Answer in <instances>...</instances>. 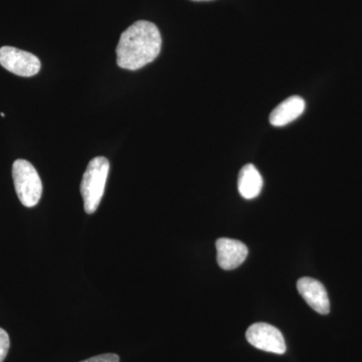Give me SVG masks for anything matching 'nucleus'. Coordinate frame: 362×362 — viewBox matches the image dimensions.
<instances>
[{"label":"nucleus","instance_id":"nucleus-12","mask_svg":"<svg viewBox=\"0 0 362 362\" xmlns=\"http://www.w3.org/2000/svg\"><path fill=\"white\" fill-rule=\"evenodd\" d=\"M194 1H209V0H194Z\"/></svg>","mask_w":362,"mask_h":362},{"label":"nucleus","instance_id":"nucleus-4","mask_svg":"<svg viewBox=\"0 0 362 362\" xmlns=\"http://www.w3.org/2000/svg\"><path fill=\"white\" fill-rule=\"evenodd\" d=\"M0 65L21 77H33L40 70V61L35 54L16 47H0Z\"/></svg>","mask_w":362,"mask_h":362},{"label":"nucleus","instance_id":"nucleus-2","mask_svg":"<svg viewBox=\"0 0 362 362\" xmlns=\"http://www.w3.org/2000/svg\"><path fill=\"white\" fill-rule=\"evenodd\" d=\"M109 170L110 163L106 157H95L88 164L81 182V194L84 199L86 213L94 214L99 207L103 197Z\"/></svg>","mask_w":362,"mask_h":362},{"label":"nucleus","instance_id":"nucleus-11","mask_svg":"<svg viewBox=\"0 0 362 362\" xmlns=\"http://www.w3.org/2000/svg\"><path fill=\"white\" fill-rule=\"evenodd\" d=\"M120 358L117 354H101V356L90 357L89 359H86L84 361L81 362H119Z\"/></svg>","mask_w":362,"mask_h":362},{"label":"nucleus","instance_id":"nucleus-6","mask_svg":"<svg viewBox=\"0 0 362 362\" xmlns=\"http://www.w3.org/2000/svg\"><path fill=\"white\" fill-rule=\"evenodd\" d=\"M298 292L317 313L326 314L330 312L329 297L325 287L315 279L305 277L298 280Z\"/></svg>","mask_w":362,"mask_h":362},{"label":"nucleus","instance_id":"nucleus-8","mask_svg":"<svg viewBox=\"0 0 362 362\" xmlns=\"http://www.w3.org/2000/svg\"><path fill=\"white\" fill-rule=\"evenodd\" d=\"M303 98L292 96L278 105L270 115V123L275 127H283L296 120L305 110Z\"/></svg>","mask_w":362,"mask_h":362},{"label":"nucleus","instance_id":"nucleus-5","mask_svg":"<svg viewBox=\"0 0 362 362\" xmlns=\"http://www.w3.org/2000/svg\"><path fill=\"white\" fill-rule=\"evenodd\" d=\"M247 342L256 349L276 354H284L286 343L281 331L268 323H255L247 328Z\"/></svg>","mask_w":362,"mask_h":362},{"label":"nucleus","instance_id":"nucleus-9","mask_svg":"<svg viewBox=\"0 0 362 362\" xmlns=\"http://www.w3.org/2000/svg\"><path fill=\"white\" fill-rule=\"evenodd\" d=\"M238 187L240 194L246 199H256L261 192L263 178L252 164H247L240 169Z\"/></svg>","mask_w":362,"mask_h":362},{"label":"nucleus","instance_id":"nucleus-1","mask_svg":"<svg viewBox=\"0 0 362 362\" xmlns=\"http://www.w3.org/2000/svg\"><path fill=\"white\" fill-rule=\"evenodd\" d=\"M158 28L147 21H138L121 35L117 45V64L125 70L136 71L153 62L161 51Z\"/></svg>","mask_w":362,"mask_h":362},{"label":"nucleus","instance_id":"nucleus-10","mask_svg":"<svg viewBox=\"0 0 362 362\" xmlns=\"http://www.w3.org/2000/svg\"><path fill=\"white\" fill-rule=\"evenodd\" d=\"M9 346H11V341H9L8 334L6 330L0 328V362H4L6 359Z\"/></svg>","mask_w":362,"mask_h":362},{"label":"nucleus","instance_id":"nucleus-3","mask_svg":"<svg viewBox=\"0 0 362 362\" xmlns=\"http://www.w3.org/2000/svg\"><path fill=\"white\" fill-rule=\"evenodd\" d=\"M13 178L21 204L26 207L37 206L42 197V183L35 166L25 159H18L13 165Z\"/></svg>","mask_w":362,"mask_h":362},{"label":"nucleus","instance_id":"nucleus-7","mask_svg":"<svg viewBox=\"0 0 362 362\" xmlns=\"http://www.w3.org/2000/svg\"><path fill=\"white\" fill-rule=\"evenodd\" d=\"M216 259L223 270L237 269L247 259L249 250L244 243L237 240L218 239L216 242Z\"/></svg>","mask_w":362,"mask_h":362}]
</instances>
